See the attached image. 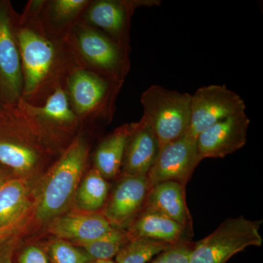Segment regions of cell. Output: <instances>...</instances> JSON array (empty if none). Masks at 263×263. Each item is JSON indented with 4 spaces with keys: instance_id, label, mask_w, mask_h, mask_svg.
<instances>
[{
    "instance_id": "cell-22",
    "label": "cell",
    "mask_w": 263,
    "mask_h": 263,
    "mask_svg": "<svg viewBox=\"0 0 263 263\" xmlns=\"http://www.w3.org/2000/svg\"><path fill=\"white\" fill-rule=\"evenodd\" d=\"M109 190L108 181L93 167L79 183L73 202L81 212H100L108 200Z\"/></svg>"
},
{
    "instance_id": "cell-4",
    "label": "cell",
    "mask_w": 263,
    "mask_h": 263,
    "mask_svg": "<svg viewBox=\"0 0 263 263\" xmlns=\"http://www.w3.org/2000/svg\"><path fill=\"white\" fill-rule=\"evenodd\" d=\"M192 95L153 85L141 95L145 120L158 139L160 150L187 133L191 119Z\"/></svg>"
},
{
    "instance_id": "cell-11",
    "label": "cell",
    "mask_w": 263,
    "mask_h": 263,
    "mask_svg": "<svg viewBox=\"0 0 263 263\" xmlns=\"http://www.w3.org/2000/svg\"><path fill=\"white\" fill-rule=\"evenodd\" d=\"M149 190L146 176L122 175L102 214L115 228L127 229L146 208Z\"/></svg>"
},
{
    "instance_id": "cell-8",
    "label": "cell",
    "mask_w": 263,
    "mask_h": 263,
    "mask_svg": "<svg viewBox=\"0 0 263 263\" xmlns=\"http://www.w3.org/2000/svg\"><path fill=\"white\" fill-rule=\"evenodd\" d=\"M15 11L9 1H0V106L15 105L22 98L23 73L14 33Z\"/></svg>"
},
{
    "instance_id": "cell-20",
    "label": "cell",
    "mask_w": 263,
    "mask_h": 263,
    "mask_svg": "<svg viewBox=\"0 0 263 263\" xmlns=\"http://www.w3.org/2000/svg\"><path fill=\"white\" fill-rule=\"evenodd\" d=\"M130 130L131 124L117 128L95 151L94 167L107 181L119 176Z\"/></svg>"
},
{
    "instance_id": "cell-28",
    "label": "cell",
    "mask_w": 263,
    "mask_h": 263,
    "mask_svg": "<svg viewBox=\"0 0 263 263\" xmlns=\"http://www.w3.org/2000/svg\"><path fill=\"white\" fill-rule=\"evenodd\" d=\"M22 243L21 228L0 238V263H15L16 249Z\"/></svg>"
},
{
    "instance_id": "cell-1",
    "label": "cell",
    "mask_w": 263,
    "mask_h": 263,
    "mask_svg": "<svg viewBox=\"0 0 263 263\" xmlns=\"http://www.w3.org/2000/svg\"><path fill=\"white\" fill-rule=\"evenodd\" d=\"M42 1H30L21 14L15 12L13 27L22 60V98L29 105H42L58 87H65L71 74L81 66L68 35L51 32L41 15Z\"/></svg>"
},
{
    "instance_id": "cell-5",
    "label": "cell",
    "mask_w": 263,
    "mask_h": 263,
    "mask_svg": "<svg viewBox=\"0 0 263 263\" xmlns=\"http://www.w3.org/2000/svg\"><path fill=\"white\" fill-rule=\"evenodd\" d=\"M68 40L82 68L122 82L128 69L127 51L111 38L80 21L69 32Z\"/></svg>"
},
{
    "instance_id": "cell-18",
    "label": "cell",
    "mask_w": 263,
    "mask_h": 263,
    "mask_svg": "<svg viewBox=\"0 0 263 263\" xmlns=\"http://www.w3.org/2000/svg\"><path fill=\"white\" fill-rule=\"evenodd\" d=\"M125 230L129 238H146L171 246L190 240L193 235L176 221L148 208H145Z\"/></svg>"
},
{
    "instance_id": "cell-6",
    "label": "cell",
    "mask_w": 263,
    "mask_h": 263,
    "mask_svg": "<svg viewBox=\"0 0 263 263\" xmlns=\"http://www.w3.org/2000/svg\"><path fill=\"white\" fill-rule=\"evenodd\" d=\"M262 223L243 216L226 219L210 235L194 243L189 263H226L247 247H261Z\"/></svg>"
},
{
    "instance_id": "cell-15",
    "label": "cell",
    "mask_w": 263,
    "mask_h": 263,
    "mask_svg": "<svg viewBox=\"0 0 263 263\" xmlns=\"http://www.w3.org/2000/svg\"><path fill=\"white\" fill-rule=\"evenodd\" d=\"M57 238L81 246L98 239L116 228L100 212H66L47 224Z\"/></svg>"
},
{
    "instance_id": "cell-16",
    "label": "cell",
    "mask_w": 263,
    "mask_h": 263,
    "mask_svg": "<svg viewBox=\"0 0 263 263\" xmlns=\"http://www.w3.org/2000/svg\"><path fill=\"white\" fill-rule=\"evenodd\" d=\"M160 152L158 139L149 123L142 118L131 124L122 162V174L146 176Z\"/></svg>"
},
{
    "instance_id": "cell-23",
    "label": "cell",
    "mask_w": 263,
    "mask_h": 263,
    "mask_svg": "<svg viewBox=\"0 0 263 263\" xmlns=\"http://www.w3.org/2000/svg\"><path fill=\"white\" fill-rule=\"evenodd\" d=\"M172 247L163 242L141 238H129L115 257V263H147Z\"/></svg>"
},
{
    "instance_id": "cell-10",
    "label": "cell",
    "mask_w": 263,
    "mask_h": 263,
    "mask_svg": "<svg viewBox=\"0 0 263 263\" xmlns=\"http://www.w3.org/2000/svg\"><path fill=\"white\" fill-rule=\"evenodd\" d=\"M200 162L197 139L186 133L160 150L157 160L146 175L150 188L166 181L186 186Z\"/></svg>"
},
{
    "instance_id": "cell-7",
    "label": "cell",
    "mask_w": 263,
    "mask_h": 263,
    "mask_svg": "<svg viewBox=\"0 0 263 263\" xmlns=\"http://www.w3.org/2000/svg\"><path fill=\"white\" fill-rule=\"evenodd\" d=\"M120 84L82 67L71 74L65 89L81 128L105 115L112 103L114 85Z\"/></svg>"
},
{
    "instance_id": "cell-27",
    "label": "cell",
    "mask_w": 263,
    "mask_h": 263,
    "mask_svg": "<svg viewBox=\"0 0 263 263\" xmlns=\"http://www.w3.org/2000/svg\"><path fill=\"white\" fill-rule=\"evenodd\" d=\"M193 245L190 240L180 242L158 254L150 263H189Z\"/></svg>"
},
{
    "instance_id": "cell-2",
    "label": "cell",
    "mask_w": 263,
    "mask_h": 263,
    "mask_svg": "<svg viewBox=\"0 0 263 263\" xmlns=\"http://www.w3.org/2000/svg\"><path fill=\"white\" fill-rule=\"evenodd\" d=\"M69 145L45 130L18 103L0 108V164L15 177L37 179Z\"/></svg>"
},
{
    "instance_id": "cell-29",
    "label": "cell",
    "mask_w": 263,
    "mask_h": 263,
    "mask_svg": "<svg viewBox=\"0 0 263 263\" xmlns=\"http://www.w3.org/2000/svg\"><path fill=\"white\" fill-rule=\"evenodd\" d=\"M15 177L14 175L12 174L11 172L5 167L4 166L0 164V186L8 181V180L12 179V178Z\"/></svg>"
},
{
    "instance_id": "cell-31",
    "label": "cell",
    "mask_w": 263,
    "mask_h": 263,
    "mask_svg": "<svg viewBox=\"0 0 263 263\" xmlns=\"http://www.w3.org/2000/svg\"><path fill=\"white\" fill-rule=\"evenodd\" d=\"M0 108H1V106H0Z\"/></svg>"
},
{
    "instance_id": "cell-25",
    "label": "cell",
    "mask_w": 263,
    "mask_h": 263,
    "mask_svg": "<svg viewBox=\"0 0 263 263\" xmlns=\"http://www.w3.org/2000/svg\"><path fill=\"white\" fill-rule=\"evenodd\" d=\"M50 263H95L94 259L80 247L67 240H52L45 246Z\"/></svg>"
},
{
    "instance_id": "cell-17",
    "label": "cell",
    "mask_w": 263,
    "mask_h": 263,
    "mask_svg": "<svg viewBox=\"0 0 263 263\" xmlns=\"http://www.w3.org/2000/svg\"><path fill=\"white\" fill-rule=\"evenodd\" d=\"M32 181L13 177L0 186V238L22 228L32 206Z\"/></svg>"
},
{
    "instance_id": "cell-26",
    "label": "cell",
    "mask_w": 263,
    "mask_h": 263,
    "mask_svg": "<svg viewBox=\"0 0 263 263\" xmlns=\"http://www.w3.org/2000/svg\"><path fill=\"white\" fill-rule=\"evenodd\" d=\"M15 263H50L46 247L37 243H21L15 252Z\"/></svg>"
},
{
    "instance_id": "cell-9",
    "label": "cell",
    "mask_w": 263,
    "mask_h": 263,
    "mask_svg": "<svg viewBox=\"0 0 263 263\" xmlns=\"http://www.w3.org/2000/svg\"><path fill=\"white\" fill-rule=\"evenodd\" d=\"M245 110V100L226 85L202 86L192 95L191 119L186 134L197 139L213 124Z\"/></svg>"
},
{
    "instance_id": "cell-3",
    "label": "cell",
    "mask_w": 263,
    "mask_h": 263,
    "mask_svg": "<svg viewBox=\"0 0 263 263\" xmlns=\"http://www.w3.org/2000/svg\"><path fill=\"white\" fill-rule=\"evenodd\" d=\"M89 151V143L79 133L43 176L34 202L38 221L47 224L67 212L86 169Z\"/></svg>"
},
{
    "instance_id": "cell-12",
    "label": "cell",
    "mask_w": 263,
    "mask_h": 263,
    "mask_svg": "<svg viewBox=\"0 0 263 263\" xmlns=\"http://www.w3.org/2000/svg\"><path fill=\"white\" fill-rule=\"evenodd\" d=\"M18 103L45 130L62 141L70 143L82 129L64 86L57 88L39 106L29 105L22 100Z\"/></svg>"
},
{
    "instance_id": "cell-14",
    "label": "cell",
    "mask_w": 263,
    "mask_h": 263,
    "mask_svg": "<svg viewBox=\"0 0 263 263\" xmlns=\"http://www.w3.org/2000/svg\"><path fill=\"white\" fill-rule=\"evenodd\" d=\"M144 2L96 0L90 2L81 22L111 38L127 51L128 29L133 10Z\"/></svg>"
},
{
    "instance_id": "cell-30",
    "label": "cell",
    "mask_w": 263,
    "mask_h": 263,
    "mask_svg": "<svg viewBox=\"0 0 263 263\" xmlns=\"http://www.w3.org/2000/svg\"><path fill=\"white\" fill-rule=\"evenodd\" d=\"M95 263H115L113 260H103V261H97Z\"/></svg>"
},
{
    "instance_id": "cell-13",
    "label": "cell",
    "mask_w": 263,
    "mask_h": 263,
    "mask_svg": "<svg viewBox=\"0 0 263 263\" xmlns=\"http://www.w3.org/2000/svg\"><path fill=\"white\" fill-rule=\"evenodd\" d=\"M250 120L245 112L223 119L202 131L197 138L200 160L224 158L245 146Z\"/></svg>"
},
{
    "instance_id": "cell-19",
    "label": "cell",
    "mask_w": 263,
    "mask_h": 263,
    "mask_svg": "<svg viewBox=\"0 0 263 263\" xmlns=\"http://www.w3.org/2000/svg\"><path fill=\"white\" fill-rule=\"evenodd\" d=\"M185 186L174 181L157 183L150 188L146 208L167 216L193 233V219L186 205Z\"/></svg>"
},
{
    "instance_id": "cell-24",
    "label": "cell",
    "mask_w": 263,
    "mask_h": 263,
    "mask_svg": "<svg viewBox=\"0 0 263 263\" xmlns=\"http://www.w3.org/2000/svg\"><path fill=\"white\" fill-rule=\"evenodd\" d=\"M128 240L126 230L116 228L101 238L79 247L84 249L95 262L112 260Z\"/></svg>"
},
{
    "instance_id": "cell-21",
    "label": "cell",
    "mask_w": 263,
    "mask_h": 263,
    "mask_svg": "<svg viewBox=\"0 0 263 263\" xmlns=\"http://www.w3.org/2000/svg\"><path fill=\"white\" fill-rule=\"evenodd\" d=\"M89 0H51L42 1L41 15L45 27L51 32L68 35L80 22Z\"/></svg>"
}]
</instances>
